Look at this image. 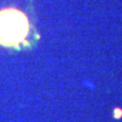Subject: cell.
<instances>
[{"mask_svg": "<svg viewBox=\"0 0 122 122\" xmlns=\"http://www.w3.org/2000/svg\"><path fill=\"white\" fill-rule=\"evenodd\" d=\"M30 33L26 15L17 8L7 7L0 10V45L16 48L24 44Z\"/></svg>", "mask_w": 122, "mask_h": 122, "instance_id": "1", "label": "cell"}]
</instances>
